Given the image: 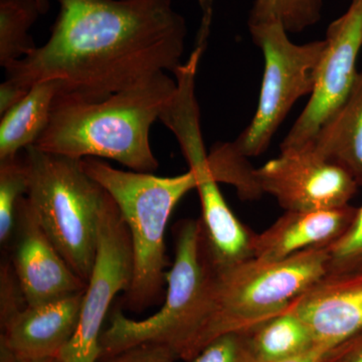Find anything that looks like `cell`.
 <instances>
[{
  "instance_id": "8",
  "label": "cell",
  "mask_w": 362,
  "mask_h": 362,
  "mask_svg": "<svg viewBox=\"0 0 362 362\" xmlns=\"http://www.w3.org/2000/svg\"><path fill=\"white\" fill-rule=\"evenodd\" d=\"M160 121L175 135L189 169L194 173L202 225L216 265L228 268L252 258L254 233L228 206L209 168L195 94H178L162 113Z\"/></svg>"
},
{
  "instance_id": "19",
  "label": "cell",
  "mask_w": 362,
  "mask_h": 362,
  "mask_svg": "<svg viewBox=\"0 0 362 362\" xmlns=\"http://www.w3.org/2000/svg\"><path fill=\"white\" fill-rule=\"evenodd\" d=\"M40 14L37 0H0V66L4 70L37 47L30 30Z\"/></svg>"
},
{
  "instance_id": "12",
  "label": "cell",
  "mask_w": 362,
  "mask_h": 362,
  "mask_svg": "<svg viewBox=\"0 0 362 362\" xmlns=\"http://www.w3.org/2000/svg\"><path fill=\"white\" fill-rule=\"evenodd\" d=\"M13 268L28 305L63 299L85 291L87 283L71 270L52 244L23 195L16 209Z\"/></svg>"
},
{
  "instance_id": "21",
  "label": "cell",
  "mask_w": 362,
  "mask_h": 362,
  "mask_svg": "<svg viewBox=\"0 0 362 362\" xmlns=\"http://www.w3.org/2000/svg\"><path fill=\"white\" fill-rule=\"evenodd\" d=\"M28 188L23 156L0 161V243L6 245L16 230L18 202Z\"/></svg>"
},
{
  "instance_id": "17",
  "label": "cell",
  "mask_w": 362,
  "mask_h": 362,
  "mask_svg": "<svg viewBox=\"0 0 362 362\" xmlns=\"http://www.w3.org/2000/svg\"><path fill=\"white\" fill-rule=\"evenodd\" d=\"M61 88L58 80L37 83L18 104L1 116L0 161L20 156L21 150L35 145L49 125Z\"/></svg>"
},
{
  "instance_id": "26",
  "label": "cell",
  "mask_w": 362,
  "mask_h": 362,
  "mask_svg": "<svg viewBox=\"0 0 362 362\" xmlns=\"http://www.w3.org/2000/svg\"><path fill=\"white\" fill-rule=\"evenodd\" d=\"M28 90H21L20 88L11 84L8 81H4L0 85V115L6 114L9 109L23 99Z\"/></svg>"
},
{
  "instance_id": "16",
  "label": "cell",
  "mask_w": 362,
  "mask_h": 362,
  "mask_svg": "<svg viewBox=\"0 0 362 362\" xmlns=\"http://www.w3.org/2000/svg\"><path fill=\"white\" fill-rule=\"evenodd\" d=\"M309 146L326 160L341 166L362 187V73L344 103Z\"/></svg>"
},
{
  "instance_id": "9",
  "label": "cell",
  "mask_w": 362,
  "mask_h": 362,
  "mask_svg": "<svg viewBox=\"0 0 362 362\" xmlns=\"http://www.w3.org/2000/svg\"><path fill=\"white\" fill-rule=\"evenodd\" d=\"M132 273L129 230L110 195L100 221L96 261L86 287L78 327L59 354L61 362L100 361L105 318L116 295L129 289Z\"/></svg>"
},
{
  "instance_id": "15",
  "label": "cell",
  "mask_w": 362,
  "mask_h": 362,
  "mask_svg": "<svg viewBox=\"0 0 362 362\" xmlns=\"http://www.w3.org/2000/svg\"><path fill=\"white\" fill-rule=\"evenodd\" d=\"M356 207L286 211L261 233H254L252 258L279 261L311 247H328L354 223Z\"/></svg>"
},
{
  "instance_id": "7",
  "label": "cell",
  "mask_w": 362,
  "mask_h": 362,
  "mask_svg": "<svg viewBox=\"0 0 362 362\" xmlns=\"http://www.w3.org/2000/svg\"><path fill=\"white\" fill-rule=\"evenodd\" d=\"M249 28L265 61L258 107L233 141L220 143L228 153L244 159L263 154L294 104L312 94L325 47L324 40L294 44L279 21L249 25Z\"/></svg>"
},
{
  "instance_id": "20",
  "label": "cell",
  "mask_w": 362,
  "mask_h": 362,
  "mask_svg": "<svg viewBox=\"0 0 362 362\" xmlns=\"http://www.w3.org/2000/svg\"><path fill=\"white\" fill-rule=\"evenodd\" d=\"M322 0H255L247 25L279 21L288 33H301L321 20Z\"/></svg>"
},
{
  "instance_id": "4",
  "label": "cell",
  "mask_w": 362,
  "mask_h": 362,
  "mask_svg": "<svg viewBox=\"0 0 362 362\" xmlns=\"http://www.w3.org/2000/svg\"><path fill=\"white\" fill-rule=\"evenodd\" d=\"M83 168L116 202L132 245L133 273L124 306L143 311L160 300L166 283L165 233L171 214L185 194L197 188L192 169L162 177L120 170L98 158L82 159Z\"/></svg>"
},
{
  "instance_id": "14",
  "label": "cell",
  "mask_w": 362,
  "mask_h": 362,
  "mask_svg": "<svg viewBox=\"0 0 362 362\" xmlns=\"http://www.w3.org/2000/svg\"><path fill=\"white\" fill-rule=\"evenodd\" d=\"M289 310L301 317L319 344L334 349L362 332V267L327 273Z\"/></svg>"
},
{
  "instance_id": "10",
  "label": "cell",
  "mask_w": 362,
  "mask_h": 362,
  "mask_svg": "<svg viewBox=\"0 0 362 362\" xmlns=\"http://www.w3.org/2000/svg\"><path fill=\"white\" fill-rule=\"evenodd\" d=\"M324 40L315 87L281 150L311 145L349 97L359 74L356 62L362 49V0H351L347 11L328 26Z\"/></svg>"
},
{
  "instance_id": "18",
  "label": "cell",
  "mask_w": 362,
  "mask_h": 362,
  "mask_svg": "<svg viewBox=\"0 0 362 362\" xmlns=\"http://www.w3.org/2000/svg\"><path fill=\"white\" fill-rule=\"evenodd\" d=\"M245 333L257 362L287 358L319 344L303 319L289 309Z\"/></svg>"
},
{
  "instance_id": "3",
  "label": "cell",
  "mask_w": 362,
  "mask_h": 362,
  "mask_svg": "<svg viewBox=\"0 0 362 362\" xmlns=\"http://www.w3.org/2000/svg\"><path fill=\"white\" fill-rule=\"evenodd\" d=\"M216 272L202 218L181 221L176 226L175 263L166 274L163 305L142 320L116 309L102 333L100 361L142 344L162 345L177 359H194L201 352L211 317Z\"/></svg>"
},
{
  "instance_id": "27",
  "label": "cell",
  "mask_w": 362,
  "mask_h": 362,
  "mask_svg": "<svg viewBox=\"0 0 362 362\" xmlns=\"http://www.w3.org/2000/svg\"><path fill=\"white\" fill-rule=\"evenodd\" d=\"M332 349L327 345L316 344L310 349L301 354H296L294 356L287 357V358L279 359V361L270 362H322L328 352ZM255 362H257L255 361Z\"/></svg>"
},
{
  "instance_id": "29",
  "label": "cell",
  "mask_w": 362,
  "mask_h": 362,
  "mask_svg": "<svg viewBox=\"0 0 362 362\" xmlns=\"http://www.w3.org/2000/svg\"><path fill=\"white\" fill-rule=\"evenodd\" d=\"M37 6L40 7V11L42 14H45L47 13L49 8V0H37Z\"/></svg>"
},
{
  "instance_id": "24",
  "label": "cell",
  "mask_w": 362,
  "mask_h": 362,
  "mask_svg": "<svg viewBox=\"0 0 362 362\" xmlns=\"http://www.w3.org/2000/svg\"><path fill=\"white\" fill-rule=\"evenodd\" d=\"M176 359L177 357L168 347L158 344H142L99 362H175Z\"/></svg>"
},
{
  "instance_id": "25",
  "label": "cell",
  "mask_w": 362,
  "mask_h": 362,
  "mask_svg": "<svg viewBox=\"0 0 362 362\" xmlns=\"http://www.w3.org/2000/svg\"><path fill=\"white\" fill-rule=\"evenodd\" d=\"M322 362H362V332L331 349Z\"/></svg>"
},
{
  "instance_id": "5",
  "label": "cell",
  "mask_w": 362,
  "mask_h": 362,
  "mask_svg": "<svg viewBox=\"0 0 362 362\" xmlns=\"http://www.w3.org/2000/svg\"><path fill=\"white\" fill-rule=\"evenodd\" d=\"M26 199L44 232L71 270L88 283L96 261L100 221L110 194L83 168L82 159L30 146Z\"/></svg>"
},
{
  "instance_id": "22",
  "label": "cell",
  "mask_w": 362,
  "mask_h": 362,
  "mask_svg": "<svg viewBox=\"0 0 362 362\" xmlns=\"http://www.w3.org/2000/svg\"><path fill=\"white\" fill-rule=\"evenodd\" d=\"M327 249L329 252L327 273L362 267V206L357 209L356 218L349 230Z\"/></svg>"
},
{
  "instance_id": "13",
  "label": "cell",
  "mask_w": 362,
  "mask_h": 362,
  "mask_svg": "<svg viewBox=\"0 0 362 362\" xmlns=\"http://www.w3.org/2000/svg\"><path fill=\"white\" fill-rule=\"evenodd\" d=\"M85 291L1 314V347L21 361L58 357L75 334Z\"/></svg>"
},
{
  "instance_id": "1",
  "label": "cell",
  "mask_w": 362,
  "mask_h": 362,
  "mask_svg": "<svg viewBox=\"0 0 362 362\" xmlns=\"http://www.w3.org/2000/svg\"><path fill=\"white\" fill-rule=\"evenodd\" d=\"M58 2L47 42L6 70L21 90L58 80L59 96L99 101L181 65L187 23L171 0Z\"/></svg>"
},
{
  "instance_id": "11",
  "label": "cell",
  "mask_w": 362,
  "mask_h": 362,
  "mask_svg": "<svg viewBox=\"0 0 362 362\" xmlns=\"http://www.w3.org/2000/svg\"><path fill=\"white\" fill-rule=\"evenodd\" d=\"M259 195L268 194L285 211H316L346 206L357 183L345 169L312 148L283 149L252 171Z\"/></svg>"
},
{
  "instance_id": "23",
  "label": "cell",
  "mask_w": 362,
  "mask_h": 362,
  "mask_svg": "<svg viewBox=\"0 0 362 362\" xmlns=\"http://www.w3.org/2000/svg\"><path fill=\"white\" fill-rule=\"evenodd\" d=\"M189 362H255L246 333L230 332L216 337Z\"/></svg>"
},
{
  "instance_id": "28",
  "label": "cell",
  "mask_w": 362,
  "mask_h": 362,
  "mask_svg": "<svg viewBox=\"0 0 362 362\" xmlns=\"http://www.w3.org/2000/svg\"><path fill=\"white\" fill-rule=\"evenodd\" d=\"M0 362H61L58 357H49V358L35 359V361H21L9 354L6 350L0 349Z\"/></svg>"
},
{
  "instance_id": "2",
  "label": "cell",
  "mask_w": 362,
  "mask_h": 362,
  "mask_svg": "<svg viewBox=\"0 0 362 362\" xmlns=\"http://www.w3.org/2000/svg\"><path fill=\"white\" fill-rule=\"evenodd\" d=\"M176 88V80L158 73L99 101L58 95L49 125L33 146L71 158L111 159L130 170L154 173L158 160L150 145V129Z\"/></svg>"
},
{
  "instance_id": "6",
  "label": "cell",
  "mask_w": 362,
  "mask_h": 362,
  "mask_svg": "<svg viewBox=\"0 0 362 362\" xmlns=\"http://www.w3.org/2000/svg\"><path fill=\"white\" fill-rule=\"evenodd\" d=\"M328 263L327 247H318L279 261L251 258L228 268L218 267L202 350L221 335L247 332L288 310L327 274Z\"/></svg>"
}]
</instances>
